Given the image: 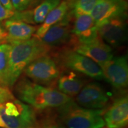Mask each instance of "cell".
Segmentation results:
<instances>
[{
    "label": "cell",
    "mask_w": 128,
    "mask_h": 128,
    "mask_svg": "<svg viewBox=\"0 0 128 128\" xmlns=\"http://www.w3.org/2000/svg\"><path fill=\"white\" fill-rule=\"evenodd\" d=\"M10 44L3 43L0 44V86L8 87V64Z\"/></svg>",
    "instance_id": "d6986e66"
},
{
    "label": "cell",
    "mask_w": 128,
    "mask_h": 128,
    "mask_svg": "<svg viewBox=\"0 0 128 128\" xmlns=\"http://www.w3.org/2000/svg\"><path fill=\"white\" fill-rule=\"evenodd\" d=\"M36 128H66L60 120L55 117L46 116L38 119Z\"/></svg>",
    "instance_id": "44dd1931"
},
{
    "label": "cell",
    "mask_w": 128,
    "mask_h": 128,
    "mask_svg": "<svg viewBox=\"0 0 128 128\" xmlns=\"http://www.w3.org/2000/svg\"><path fill=\"white\" fill-rule=\"evenodd\" d=\"M54 56L59 66L81 73L93 79L104 80L103 72L98 64L71 48H63L57 52Z\"/></svg>",
    "instance_id": "5b68a950"
},
{
    "label": "cell",
    "mask_w": 128,
    "mask_h": 128,
    "mask_svg": "<svg viewBox=\"0 0 128 128\" xmlns=\"http://www.w3.org/2000/svg\"><path fill=\"white\" fill-rule=\"evenodd\" d=\"M38 0H11L14 10L17 12L28 10L38 2Z\"/></svg>",
    "instance_id": "7402d4cb"
},
{
    "label": "cell",
    "mask_w": 128,
    "mask_h": 128,
    "mask_svg": "<svg viewBox=\"0 0 128 128\" xmlns=\"http://www.w3.org/2000/svg\"><path fill=\"white\" fill-rule=\"evenodd\" d=\"M72 14L74 18L72 30L73 37L68 45L74 43L87 42L98 38L97 24L90 14Z\"/></svg>",
    "instance_id": "8fae6325"
},
{
    "label": "cell",
    "mask_w": 128,
    "mask_h": 128,
    "mask_svg": "<svg viewBox=\"0 0 128 128\" xmlns=\"http://www.w3.org/2000/svg\"><path fill=\"white\" fill-rule=\"evenodd\" d=\"M58 108V119L66 128H103L104 109L82 108L72 99Z\"/></svg>",
    "instance_id": "277c9868"
},
{
    "label": "cell",
    "mask_w": 128,
    "mask_h": 128,
    "mask_svg": "<svg viewBox=\"0 0 128 128\" xmlns=\"http://www.w3.org/2000/svg\"><path fill=\"white\" fill-rule=\"evenodd\" d=\"M61 0H43L39 6L31 10L33 24H41L50 12L56 8Z\"/></svg>",
    "instance_id": "ac0fdd59"
},
{
    "label": "cell",
    "mask_w": 128,
    "mask_h": 128,
    "mask_svg": "<svg viewBox=\"0 0 128 128\" xmlns=\"http://www.w3.org/2000/svg\"><path fill=\"white\" fill-rule=\"evenodd\" d=\"M71 13L49 28L40 40L50 48L69 44L73 37Z\"/></svg>",
    "instance_id": "7c38bea8"
},
{
    "label": "cell",
    "mask_w": 128,
    "mask_h": 128,
    "mask_svg": "<svg viewBox=\"0 0 128 128\" xmlns=\"http://www.w3.org/2000/svg\"><path fill=\"white\" fill-rule=\"evenodd\" d=\"M3 24L6 32L4 41L7 44L29 39L38 29L34 26L11 19L5 21Z\"/></svg>",
    "instance_id": "9a60e30c"
},
{
    "label": "cell",
    "mask_w": 128,
    "mask_h": 128,
    "mask_svg": "<svg viewBox=\"0 0 128 128\" xmlns=\"http://www.w3.org/2000/svg\"><path fill=\"white\" fill-rule=\"evenodd\" d=\"M103 119L108 128H124L128 124V98L124 95L117 97L104 110Z\"/></svg>",
    "instance_id": "5bb4252c"
},
{
    "label": "cell",
    "mask_w": 128,
    "mask_h": 128,
    "mask_svg": "<svg viewBox=\"0 0 128 128\" xmlns=\"http://www.w3.org/2000/svg\"><path fill=\"white\" fill-rule=\"evenodd\" d=\"M12 92L9 90L8 88L0 86V102L4 100L6 97H7Z\"/></svg>",
    "instance_id": "cb8c5ba5"
},
{
    "label": "cell",
    "mask_w": 128,
    "mask_h": 128,
    "mask_svg": "<svg viewBox=\"0 0 128 128\" xmlns=\"http://www.w3.org/2000/svg\"><path fill=\"white\" fill-rule=\"evenodd\" d=\"M15 13V11L6 8L0 2V22L2 21L10 19Z\"/></svg>",
    "instance_id": "603a6c76"
},
{
    "label": "cell",
    "mask_w": 128,
    "mask_h": 128,
    "mask_svg": "<svg viewBox=\"0 0 128 128\" xmlns=\"http://www.w3.org/2000/svg\"><path fill=\"white\" fill-rule=\"evenodd\" d=\"M126 17L104 21L97 25L100 38L110 47L122 45L127 39Z\"/></svg>",
    "instance_id": "ba28073f"
},
{
    "label": "cell",
    "mask_w": 128,
    "mask_h": 128,
    "mask_svg": "<svg viewBox=\"0 0 128 128\" xmlns=\"http://www.w3.org/2000/svg\"><path fill=\"white\" fill-rule=\"evenodd\" d=\"M100 0H68L66 1L72 14H90Z\"/></svg>",
    "instance_id": "ffe728a7"
},
{
    "label": "cell",
    "mask_w": 128,
    "mask_h": 128,
    "mask_svg": "<svg viewBox=\"0 0 128 128\" xmlns=\"http://www.w3.org/2000/svg\"><path fill=\"white\" fill-rule=\"evenodd\" d=\"M104 80L116 89L124 90L128 85V62L126 56L114 57L99 64Z\"/></svg>",
    "instance_id": "52a82bcc"
},
{
    "label": "cell",
    "mask_w": 128,
    "mask_h": 128,
    "mask_svg": "<svg viewBox=\"0 0 128 128\" xmlns=\"http://www.w3.org/2000/svg\"><path fill=\"white\" fill-rule=\"evenodd\" d=\"M8 64V87L14 86L29 64L37 59L50 55L51 48L33 36L26 40L11 43Z\"/></svg>",
    "instance_id": "7a4b0ae2"
},
{
    "label": "cell",
    "mask_w": 128,
    "mask_h": 128,
    "mask_svg": "<svg viewBox=\"0 0 128 128\" xmlns=\"http://www.w3.org/2000/svg\"><path fill=\"white\" fill-rule=\"evenodd\" d=\"M16 91L20 100L35 111L57 108L72 99L55 88L36 84L28 78L19 81Z\"/></svg>",
    "instance_id": "6da1fadb"
},
{
    "label": "cell",
    "mask_w": 128,
    "mask_h": 128,
    "mask_svg": "<svg viewBox=\"0 0 128 128\" xmlns=\"http://www.w3.org/2000/svg\"><path fill=\"white\" fill-rule=\"evenodd\" d=\"M69 6L65 0L62 1L58 6L52 12H50L46 16L40 26L38 28L36 33L33 36L36 37L38 39H42L46 32L51 27L55 25L60 21H61L64 17L68 13Z\"/></svg>",
    "instance_id": "e0dca14e"
},
{
    "label": "cell",
    "mask_w": 128,
    "mask_h": 128,
    "mask_svg": "<svg viewBox=\"0 0 128 128\" xmlns=\"http://www.w3.org/2000/svg\"><path fill=\"white\" fill-rule=\"evenodd\" d=\"M70 48L78 54L86 56L98 65L108 61L113 57L111 47L98 36L92 40L84 43H74Z\"/></svg>",
    "instance_id": "9c48e42d"
},
{
    "label": "cell",
    "mask_w": 128,
    "mask_h": 128,
    "mask_svg": "<svg viewBox=\"0 0 128 128\" xmlns=\"http://www.w3.org/2000/svg\"><path fill=\"white\" fill-rule=\"evenodd\" d=\"M36 111L11 93L0 102V128H36Z\"/></svg>",
    "instance_id": "3957f363"
},
{
    "label": "cell",
    "mask_w": 128,
    "mask_h": 128,
    "mask_svg": "<svg viewBox=\"0 0 128 128\" xmlns=\"http://www.w3.org/2000/svg\"><path fill=\"white\" fill-rule=\"evenodd\" d=\"M0 2L6 8L11 10H14L13 7H12L11 0H0Z\"/></svg>",
    "instance_id": "d4e9b609"
},
{
    "label": "cell",
    "mask_w": 128,
    "mask_h": 128,
    "mask_svg": "<svg viewBox=\"0 0 128 128\" xmlns=\"http://www.w3.org/2000/svg\"><path fill=\"white\" fill-rule=\"evenodd\" d=\"M25 75L36 84L51 87L60 75V68L55 59L48 55L37 59L24 70Z\"/></svg>",
    "instance_id": "8992f818"
},
{
    "label": "cell",
    "mask_w": 128,
    "mask_h": 128,
    "mask_svg": "<svg viewBox=\"0 0 128 128\" xmlns=\"http://www.w3.org/2000/svg\"><path fill=\"white\" fill-rule=\"evenodd\" d=\"M57 80L58 90L71 98L76 97L86 84V81L73 71L60 75Z\"/></svg>",
    "instance_id": "2e32d148"
},
{
    "label": "cell",
    "mask_w": 128,
    "mask_h": 128,
    "mask_svg": "<svg viewBox=\"0 0 128 128\" xmlns=\"http://www.w3.org/2000/svg\"><path fill=\"white\" fill-rule=\"evenodd\" d=\"M127 10L126 0H100L90 15L97 26L110 19L126 17Z\"/></svg>",
    "instance_id": "4fadbf2b"
},
{
    "label": "cell",
    "mask_w": 128,
    "mask_h": 128,
    "mask_svg": "<svg viewBox=\"0 0 128 128\" xmlns=\"http://www.w3.org/2000/svg\"><path fill=\"white\" fill-rule=\"evenodd\" d=\"M76 97L77 104L90 109H103L109 100L108 93L97 82L85 85Z\"/></svg>",
    "instance_id": "30bf717a"
}]
</instances>
